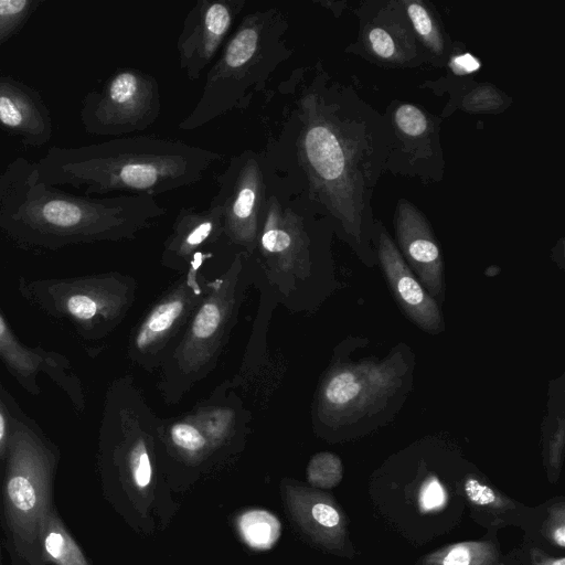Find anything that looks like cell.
<instances>
[{
	"instance_id": "1",
	"label": "cell",
	"mask_w": 565,
	"mask_h": 565,
	"mask_svg": "<svg viewBox=\"0 0 565 565\" xmlns=\"http://www.w3.org/2000/svg\"><path fill=\"white\" fill-rule=\"evenodd\" d=\"M278 107L262 149L274 178L333 225L367 267L376 264L370 198L390 131L321 62L299 66L268 94Z\"/></svg>"
},
{
	"instance_id": "2",
	"label": "cell",
	"mask_w": 565,
	"mask_h": 565,
	"mask_svg": "<svg viewBox=\"0 0 565 565\" xmlns=\"http://www.w3.org/2000/svg\"><path fill=\"white\" fill-rule=\"evenodd\" d=\"M167 214L148 194L89 196L43 182L34 162L15 158L0 174V233L22 246L134 239Z\"/></svg>"
},
{
	"instance_id": "3",
	"label": "cell",
	"mask_w": 565,
	"mask_h": 565,
	"mask_svg": "<svg viewBox=\"0 0 565 565\" xmlns=\"http://www.w3.org/2000/svg\"><path fill=\"white\" fill-rule=\"evenodd\" d=\"M222 156L182 140L127 136L81 147H51L34 162L39 178L84 195L160 194L203 180Z\"/></svg>"
},
{
	"instance_id": "4",
	"label": "cell",
	"mask_w": 565,
	"mask_h": 565,
	"mask_svg": "<svg viewBox=\"0 0 565 565\" xmlns=\"http://www.w3.org/2000/svg\"><path fill=\"white\" fill-rule=\"evenodd\" d=\"M333 225L274 178L254 254L253 286L291 313L315 312L339 287L332 256Z\"/></svg>"
},
{
	"instance_id": "5",
	"label": "cell",
	"mask_w": 565,
	"mask_h": 565,
	"mask_svg": "<svg viewBox=\"0 0 565 565\" xmlns=\"http://www.w3.org/2000/svg\"><path fill=\"white\" fill-rule=\"evenodd\" d=\"M414 370L415 355L407 344H397L383 358H352L349 340L341 342L315 392V431L342 439L387 424L406 401Z\"/></svg>"
},
{
	"instance_id": "6",
	"label": "cell",
	"mask_w": 565,
	"mask_h": 565,
	"mask_svg": "<svg viewBox=\"0 0 565 565\" xmlns=\"http://www.w3.org/2000/svg\"><path fill=\"white\" fill-rule=\"evenodd\" d=\"M289 26V17L279 7L243 15L209 67L199 100L179 129L192 131L230 111L246 109L292 55L286 38Z\"/></svg>"
},
{
	"instance_id": "7",
	"label": "cell",
	"mask_w": 565,
	"mask_h": 565,
	"mask_svg": "<svg viewBox=\"0 0 565 565\" xmlns=\"http://www.w3.org/2000/svg\"><path fill=\"white\" fill-rule=\"evenodd\" d=\"M252 285L250 263L242 253L230 254L218 275L207 280L203 300L158 370L164 403H179L216 367Z\"/></svg>"
},
{
	"instance_id": "8",
	"label": "cell",
	"mask_w": 565,
	"mask_h": 565,
	"mask_svg": "<svg viewBox=\"0 0 565 565\" xmlns=\"http://www.w3.org/2000/svg\"><path fill=\"white\" fill-rule=\"evenodd\" d=\"M6 454V518L15 542L32 546L39 543L41 521L51 511L52 455L41 439L17 419Z\"/></svg>"
},
{
	"instance_id": "9",
	"label": "cell",
	"mask_w": 565,
	"mask_h": 565,
	"mask_svg": "<svg viewBox=\"0 0 565 565\" xmlns=\"http://www.w3.org/2000/svg\"><path fill=\"white\" fill-rule=\"evenodd\" d=\"M223 250L225 247L198 255L145 311L128 339L127 355L132 363L149 373L158 372L206 294L209 279L203 269Z\"/></svg>"
},
{
	"instance_id": "10",
	"label": "cell",
	"mask_w": 565,
	"mask_h": 565,
	"mask_svg": "<svg viewBox=\"0 0 565 565\" xmlns=\"http://www.w3.org/2000/svg\"><path fill=\"white\" fill-rule=\"evenodd\" d=\"M35 285V295L47 310L70 318L90 338L111 332L127 316L137 296L136 279L119 273Z\"/></svg>"
},
{
	"instance_id": "11",
	"label": "cell",
	"mask_w": 565,
	"mask_h": 565,
	"mask_svg": "<svg viewBox=\"0 0 565 565\" xmlns=\"http://www.w3.org/2000/svg\"><path fill=\"white\" fill-rule=\"evenodd\" d=\"M160 113L157 78L138 68L121 67L85 95L79 118L87 134L119 138L148 129Z\"/></svg>"
},
{
	"instance_id": "12",
	"label": "cell",
	"mask_w": 565,
	"mask_h": 565,
	"mask_svg": "<svg viewBox=\"0 0 565 565\" xmlns=\"http://www.w3.org/2000/svg\"><path fill=\"white\" fill-rule=\"evenodd\" d=\"M250 422V412L226 381L188 412L160 418L159 429L163 445L185 460L196 462L243 438Z\"/></svg>"
},
{
	"instance_id": "13",
	"label": "cell",
	"mask_w": 565,
	"mask_h": 565,
	"mask_svg": "<svg viewBox=\"0 0 565 565\" xmlns=\"http://www.w3.org/2000/svg\"><path fill=\"white\" fill-rule=\"evenodd\" d=\"M271 170L263 150L246 149L232 157L217 178L212 198L222 211L223 242L248 258L256 249Z\"/></svg>"
},
{
	"instance_id": "14",
	"label": "cell",
	"mask_w": 565,
	"mask_h": 565,
	"mask_svg": "<svg viewBox=\"0 0 565 565\" xmlns=\"http://www.w3.org/2000/svg\"><path fill=\"white\" fill-rule=\"evenodd\" d=\"M245 6L246 0H198L188 11L175 47L190 81L199 79L215 61Z\"/></svg>"
},
{
	"instance_id": "15",
	"label": "cell",
	"mask_w": 565,
	"mask_h": 565,
	"mask_svg": "<svg viewBox=\"0 0 565 565\" xmlns=\"http://www.w3.org/2000/svg\"><path fill=\"white\" fill-rule=\"evenodd\" d=\"M373 247L387 285L403 313L422 331L439 334L445 330L443 312L405 263L384 226L374 222Z\"/></svg>"
},
{
	"instance_id": "16",
	"label": "cell",
	"mask_w": 565,
	"mask_h": 565,
	"mask_svg": "<svg viewBox=\"0 0 565 565\" xmlns=\"http://www.w3.org/2000/svg\"><path fill=\"white\" fill-rule=\"evenodd\" d=\"M398 250L426 291L440 306L445 301V269L440 248L425 216L401 202L394 220Z\"/></svg>"
},
{
	"instance_id": "17",
	"label": "cell",
	"mask_w": 565,
	"mask_h": 565,
	"mask_svg": "<svg viewBox=\"0 0 565 565\" xmlns=\"http://www.w3.org/2000/svg\"><path fill=\"white\" fill-rule=\"evenodd\" d=\"M223 246L226 245L223 242L221 207L212 200L205 209L184 206L179 210L163 242L160 263L182 274L198 255Z\"/></svg>"
},
{
	"instance_id": "18",
	"label": "cell",
	"mask_w": 565,
	"mask_h": 565,
	"mask_svg": "<svg viewBox=\"0 0 565 565\" xmlns=\"http://www.w3.org/2000/svg\"><path fill=\"white\" fill-rule=\"evenodd\" d=\"M281 491L289 515L310 540L328 550L344 547L345 516L328 493L287 479Z\"/></svg>"
},
{
	"instance_id": "19",
	"label": "cell",
	"mask_w": 565,
	"mask_h": 565,
	"mask_svg": "<svg viewBox=\"0 0 565 565\" xmlns=\"http://www.w3.org/2000/svg\"><path fill=\"white\" fill-rule=\"evenodd\" d=\"M0 128L26 146L46 145L53 121L40 92L13 76L0 75Z\"/></svg>"
},
{
	"instance_id": "20",
	"label": "cell",
	"mask_w": 565,
	"mask_h": 565,
	"mask_svg": "<svg viewBox=\"0 0 565 565\" xmlns=\"http://www.w3.org/2000/svg\"><path fill=\"white\" fill-rule=\"evenodd\" d=\"M39 544L44 558L55 565H89L82 550L52 509L41 521Z\"/></svg>"
},
{
	"instance_id": "21",
	"label": "cell",
	"mask_w": 565,
	"mask_h": 565,
	"mask_svg": "<svg viewBox=\"0 0 565 565\" xmlns=\"http://www.w3.org/2000/svg\"><path fill=\"white\" fill-rule=\"evenodd\" d=\"M544 438L547 449V462L557 475L563 463L565 444L564 418V376L551 383L548 415L544 420Z\"/></svg>"
},
{
	"instance_id": "22",
	"label": "cell",
	"mask_w": 565,
	"mask_h": 565,
	"mask_svg": "<svg viewBox=\"0 0 565 565\" xmlns=\"http://www.w3.org/2000/svg\"><path fill=\"white\" fill-rule=\"evenodd\" d=\"M0 358L20 377L32 380L44 365L53 367L55 362L51 354L35 352L23 347L8 328L0 315Z\"/></svg>"
},
{
	"instance_id": "23",
	"label": "cell",
	"mask_w": 565,
	"mask_h": 565,
	"mask_svg": "<svg viewBox=\"0 0 565 565\" xmlns=\"http://www.w3.org/2000/svg\"><path fill=\"white\" fill-rule=\"evenodd\" d=\"M499 554L487 541H468L444 546L424 556L423 565H494Z\"/></svg>"
},
{
	"instance_id": "24",
	"label": "cell",
	"mask_w": 565,
	"mask_h": 565,
	"mask_svg": "<svg viewBox=\"0 0 565 565\" xmlns=\"http://www.w3.org/2000/svg\"><path fill=\"white\" fill-rule=\"evenodd\" d=\"M237 529L243 541L249 547L265 551L278 541L281 526L273 513L254 509L238 516Z\"/></svg>"
},
{
	"instance_id": "25",
	"label": "cell",
	"mask_w": 565,
	"mask_h": 565,
	"mask_svg": "<svg viewBox=\"0 0 565 565\" xmlns=\"http://www.w3.org/2000/svg\"><path fill=\"white\" fill-rule=\"evenodd\" d=\"M42 0H0V45L17 35Z\"/></svg>"
},
{
	"instance_id": "26",
	"label": "cell",
	"mask_w": 565,
	"mask_h": 565,
	"mask_svg": "<svg viewBox=\"0 0 565 565\" xmlns=\"http://www.w3.org/2000/svg\"><path fill=\"white\" fill-rule=\"evenodd\" d=\"M342 462L329 451L318 452L307 466V480L313 488H333L342 479Z\"/></svg>"
},
{
	"instance_id": "27",
	"label": "cell",
	"mask_w": 565,
	"mask_h": 565,
	"mask_svg": "<svg viewBox=\"0 0 565 565\" xmlns=\"http://www.w3.org/2000/svg\"><path fill=\"white\" fill-rule=\"evenodd\" d=\"M405 6L413 28L424 44L434 53H443L444 41L441 34L426 7L418 1H408L405 2Z\"/></svg>"
},
{
	"instance_id": "28",
	"label": "cell",
	"mask_w": 565,
	"mask_h": 565,
	"mask_svg": "<svg viewBox=\"0 0 565 565\" xmlns=\"http://www.w3.org/2000/svg\"><path fill=\"white\" fill-rule=\"evenodd\" d=\"M463 491L467 499L475 505L490 510H505L512 508L511 501L481 481L473 475H468L463 481Z\"/></svg>"
},
{
	"instance_id": "29",
	"label": "cell",
	"mask_w": 565,
	"mask_h": 565,
	"mask_svg": "<svg viewBox=\"0 0 565 565\" xmlns=\"http://www.w3.org/2000/svg\"><path fill=\"white\" fill-rule=\"evenodd\" d=\"M394 121L398 130L411 138L423 136L429 127L425 113L411 104L399 105L395 109Z\"/></svg>"
},
{
	"instance_id": "30",
	"label": "cell",
	"mask_w": 565,
	"mask_h": 565,
	"mask_svg": "<svg viewBox=\"0 0 565 565\" xmlns=\"http://www.w3.org/2000/svg\"><path fill=\"white\" fill-rule=\"evenodd\" d=\"M502 104L503 99L500 93L489 85L473 89L462 102L463 107L473 113L491 111Z\"/></svg>"
},
{
	"instance_id": "31",
	"label": "cell",
	"mask_w": 565,
	"mask_h": 565,
	"mask_svg": "<svg viewBox=\"0 0 565 565\" xmlns=\"http://www.w3.org/2000/svg\"><path fill=\"white\" fill-rule=\"evenodd\" d=\"M367 42L372 52L380 58L387 61L396 58V42L382 26H374L367 31Z\"/></svg>"
},
{
	"instance_id": "32",
	"label": "cell",
	"mask_w": 565,
	"mask_h": 565,
	"mask_svg": "<svg viewBox=\"0 0 565 565\" xmlns=\"http://www.w3.org/2000/svg\"><path fill=\"white\" fill-rule=\"evenodd\" d=\"M546 536L559 548L565 546V509L564 504H555L545 523Z\"/></svg>"
},
{
	"instance_id": "33",
	"label": "cell",
	"mask_w": 565,
	"mask_h": 565,
	"mask_svg": "<svg viewBox=\"0 0 565 565\" xmlns=\"http://www.w3.org/2000/svg\"><path fill=\"white\" fill-rule=\"evenodd\" d=\"M443 487L437 479H429L422 489L419 497L420 505L425 510H431L438 508L445 498Z\"/></svg>"
},
{
	"instance_id": "34",
	"label": "cell",
	"mask_w": 565,
	"mask_h": 565,
	"mask_svg": "<svg viewBox=\"0 0 565 565\" xmlns=\"http://www.w3.org/2000/svg\"><path fill=\"white\" fill-rule=\"evenodd\" d=\"M449 66L455 74L466 75L477 72L481 64L472 54L462 53L454 55L450 60Z\"/></svg>"
},
{
	"instance_id": "35",
	"label": "cell",
	"mask_w": 565,
	"mask_h": 565,
	"mask_svg": "<svg viewBox=\"0 0 565 565\" xmlns=\"http://www.w3.org/2000/svg\"><path fill=\"white\" fill-rule=\"evenodd\" d=\"M9 417V412L0 399V458L7 452L9 438L12 431L13 423Z\"/></svg>"
},
{
	"instance_id": "36",
	"label": "cell",
	"mask_w": 565,
	"mask_h": 565,
	"mask_svg": "<svg viewBox=\"0 0 565 565\" xmlns=\"http://www.w3.org/2000/svg\"><path fill=\"white\" fill-rule=\"evenodd\" d=\"M532 565H565L564 557H552L537 548L531 552Z\"/></svg>"
}]
</instances>
